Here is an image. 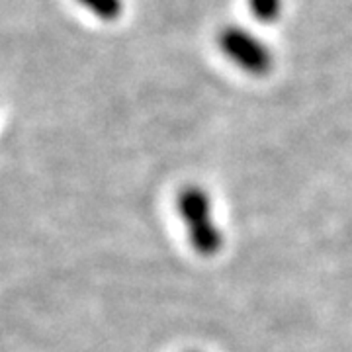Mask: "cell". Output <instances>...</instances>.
<instances>
[{
    "label": "cell",
    "instance_id": "2",
    "mask_svg": "<svg viewBox=\"0 0 352 352\" xmlns=\"http://www.w3.org/2000/svg\"><path fill=\"white\" fill-rule=\"evenodd\" d=\"M217 43L227 59L237 65L241 71L252 76H264L272 71V51L249 30L239 25H227L221 30Z\"/></svg>",
    "mask_w": 352,
    "mask_h": 352
},
{
    "label": "cell",
    "instance_id": "4",
    "mask_svg": "<svg viewBox=\"0 0 352 352\" xmlns=\"http://www.w3.org/2000/svg\"><path fill=\"white\" fill-rule=\"evenodd\" d=\"M282 6H284L282 0H249L251 14L264 24L276 22L282 14Z\"/></svg>",
    "mask_w": 352,
    "mask_h": 352
},
{
    "label": "cell",
    "instance_id": "3",
    "mask_svg": "<svg viewBox=\"0 0 352 352\" xmlns=\"http://www.w3.org/2000/svg\"><path fill=\"white\" fill-rule=\"evenodd\" d=\"M78 2L94 16H98L100 20H106V22L118 20L124 12L122 0H78Z\"/></svg>",
    "mask_w": 352,
    "mask_h": 352
},
{
    "label": "cell",
    "instance_id": "1",
    "mask_svg": "<svg viewBox=\"0 0 352 352\" xmlns=\"http://www.w3.org/2000/svg\"><path fill=\"white\" fill-rule=\"evenodd\" d=\"M176 210L182 217L192 249L201 256H214L223 247V235L215 221L214 204L200 186H186L176 198Z\"/></svg>",
    "mask_w": 352,
    "mask_h": 352
}]
</instances>
